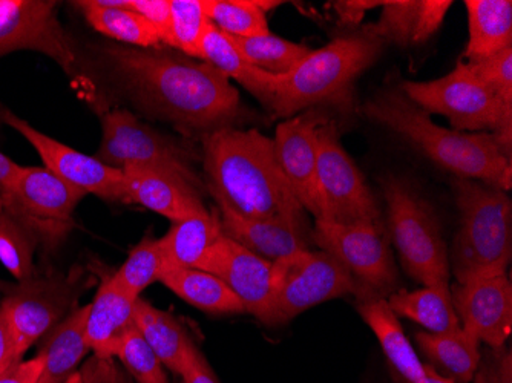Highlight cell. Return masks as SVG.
I'll return each instance as SVG.
<instances>
[{"instance_id": "obj_10", "label": "cell", "mask_w": 512, "mask_h": 383, "mask_svg": "<svg viewBox=\"0 0 512 383\" xmlns=\"http://www.w3.org/2000/svg\"><path fill=\"white\" fill-rule=\"evenodd\" d=\"M361 284L338 259L322 250H299L273 262V298L266 325H284L309 308L345 295Z\"/></svg>"}, {"instance_id": "obj_7", "label": "cell", "mask_w": 512, "mask_h": 383, "mask_svg": "<svg viewBox=\"0 0 512 383\" xmlns=\"http://www.w3.org/2000/svg\"><path fill=\"white\" fill-rule=\"evenodd\" d=\"M399 88L428 114L447 117L454 131H490L511 158L512 105H506L486 88L467 63H459L447 76L430 82L404 80Z\"/></svg>"}, {"instance_id": "obj_47", "label": "cell", "mask_w": 512, "mask_h": 383, "mask_svg": "<svg viewBox=\"0 0 512 383\" xmlns=\"http://www.w3.org/2000/svg\"><path fill=\"white\" fill-rule=\"evenodd\" d=\"M375 7H382V2H367V0H345V2H335L333 8L338 13L339 19L344 23L355 25L362 20L368 10Z\"/></svg>"}, {"instance_id": "obj_8", "label": "cell", "mask_w": 512, "mask_h": 383, "mask_svg": "<svg viewBox=\"0 0 512 383\" xmlns=\"http://www.w3.org/2000/svg\"><path fill=\"white\" fill-rule=\"evenodd\" d=\"M94 157L115 169L148 167L174 175L200 192L206 189L204 177L198 174L195 164L201 157L183 141L152 128L126 109H114L103 115L102 141Z\"/></svg>"}, {"instance_id": "obj_21", "label": "cell", "mask_w": 512, "mask_h": 383, "mask_svg": "<svg viewBox=\"0 0 512 383\" xmlns=\"http://www.w3.org/2000/svg\"><path fill=\"white\" fill-rule=\"evenodd\" d=\"M356 298L359 315L375 333L396 373L402 377L404 383H424V364L405 336L404 328L388 305L387 298L364 289L362 285Z\"/></svg>"}, {"instance_id": "obj_33", "label": "cell", "mask_w": 512, "mask_h": 383, "mask_svg": "<svg viewBox=\"0 0 512 383\" xmlns=\"http://www.w3.org/2000/svg\"><path fill=\"white\" fill-rule=\"evenodd\" d=\"M229 39L250 65L272 76L289 74L312 53L309 46L273 34L260 37L229 36Z\"/></svg>"}, {"instance_id": "obj_34", "label": "cell", "mask_w": 512, "mask_h": 383, "mask_svg": "<svg viewBox=\"0 0 512 383\" xmlns=\"http://www.w3.org/2000/svg\"><path fill=\"white\" fill-rule=\"evenodd\" d=\"M165 270L166 262L161 252L160 239L146 236L132 249L123 266L112 273L111 281L129 298L138 299L149 285L160 281Z\"/></svg>"}, {"instance_id": "obj_14", "label": "cell", "mask_w": 512, "mask_h": 383, "mask_svg": "<svg viewBox=\"0 0 512 383\" xmlns=\"http://www.w3.org/2000/svg\"><path fill=\"white\" fill-rule=\"evenodd\" d=\"M57 2L0 0V56L30 50L53 59L68 74H76L77 56L57 19Z\"/></svg>"}, {"instance_id": "obj_3", "label": "cell", "mask_w": 512, "mask_h": 383, "mask_svg": "<svg viewBox=\"0 0 512 383\" xmlns=\"http://www.w3.org/2000/svg\"><path fill=\"white\" fill-rule=\"evenodd\" d=\"M373 122L411 143L425 157L454 177L482 181L497 189L512 187V158L490 132H459L442 128L411 102L399 86L382 89L362 106Z\"/></svg>"}, {"instance_id": "obj_18", "label": "cell", "mask_w": 512, "mask_h": 383, "mask_svg": "<svg viewBox=\"0 0 512 383\" xmlns=\"http://www.w3.org/2000/svg\"><path fill=\"white\" fill-rule=\"evenodd\" d=\"M450 290L460 327L488 347H505L512 330V285L508 276L456 282Z\"/></svg>"}, {"instance_id": "obj_25", "label": "cell", "mask_w": 512, "mask_h": 383, "mask_svg": "<svg viewBox=\"0 0 512 383\" xmlns=\"http://www.w3.org/2000/svg\"><path fill=\"white\" fill-rule=\"evenodd\" d=\"M416 342L428 364L440 376L448 377L454 383L473 382L479 365V339L471 336L462 327L447 333H416Z\"/></svg>"}, {"instance_id": "obj_23", "label": "cell", "mask_w": 512, "mask_h": 383, "mask_svg": "<svg viewBox=\"0 0 512 383\" xmlns=\"http://www.w3.org/2000/svg\"><path fill=\"white\" fill-rule=\"evenodd\" d=\"M88 310L89 304L73 308L45 334V341L37 353L43 359L39 383H66L73 376L89 351L85 336Z\"/></svg>"}, {"instance_id": "obj_11", "label": "cell", "mask_w": 512, "mask_h": 383, "mask_svg": "<svg viewBox=\"0 0 512 383\" xmlns=\"http://www.w3.org/2000/svg\"><path fill=\"white\" fill-rule=\"evenodd\" d=\"M319 217L327 223L384 224L376 198L365 183L364 175L350 158L333 120L318 132Z\"/></svg>"}, {"instance_id": "obj_31", "label": "cell", "mask_w": 512, "mask_h": 383, "mask_svg": "<svg viewBox=\"0 0 512 383\" xmlns=\"http://www.w3.org/2000/svg\"><path fill=\"white\" fill-rule=\"evenodd\" d=\"M92 30L134 48H157L161 40L148 20L128 8L103 7L97 0L74 2Z\"/></svg>"}, {"instance_id": "obj_46", "label": "cell", "mask_w": 512, "mask_h": 383, "mask_svg": "<svg viewBox=\"0 0 512 383\" xmlns=\"http://www.w3.org/2000/svg\"><path fill=\"white\" fill-rule=\"evenodd\" d=\"M16 362H20V359L16 354L13 328H11L7 311L0 305V373L8 370Z\"/></svg>"}, {"instance_id": "obj_19", "label": "cell", "mask_w": 512, "mask_h": 383, "mask_svg": "<svg viewBox=\"0 0 512 383\" xmlns=\"http://www.w3.org/2000/svg\"><path fill=\"white\" fill-rule=\"evenodd\" d=\"M123 172L125 204H138L175 221L204 215L200 190L186 181L148 167L126 166Z\"/></svg>"}, {"instance_id": "obj_36", "label": "cell", "mask_w": 512, "mask_h": 383, "mask_svg": "<svg viewBox=\"0 0 512 383\" xmlns=\"http://www.w3.org/2000/svg\"><path fill=\"white\" fill-rule=\"evenodd\" d=\"M36 246L33 236L5 212L0 201V262L17 282L33 278Z\"/></svg>"}, {"instance_id": "obj_1", "label": "cell", "mask_w": 512, "mask_h": 383, "mask_svg": "<svg viewBox=\"0 0 512 383\" xmlns=\"http://www.w3.org/2000/svg\"><path fill=\"white\" fill-rule=\"evenodd\" d=\"M103 57L126 97L149 117L188 137L235 128L240 92L217 68L157 48L108 45Z\"/></svg>"}, {"instance_id": "obj_5", "label": "cell", "mask_w": 512, "mask_h": 383, "mask_svg": "<svg viewBox=\"0 0 512 383\" xmlns=\"http://www.w3.org/2000/svg\"><path fill=\"white\" fill-rule=\"evenodd\" d=\"M460 226L448 252L457 284L506 275L512 259V201L505 190L454 177Z\"/></svg>"}, {"instance_id": "obj_2", "label": "cell", "mask_w": 512, "mask_h": 383, "mask_svg": "<svg viewBox=\"0 0 512 383\" xmlns=\"http://www.w3.org/2000/svg\"><path fill=\"white\" fill-rule=\"evenodd\" d=\"M204 183L214 200L243 217L279 221L309 229L276 160L273 138L258 129L223 128L201 138Z\"/></svg>"}, {"instance_id": "obj_48", "label": "cell", "mask_w": 512, "mask_h": 383, "mask_svg": "<svg viewBox=\"0 0 512 383\" xmlns=\"http://www.w3.org/2000/svg\"><path fill=\"white\" fill-rule=\"evenodd\" d=\"M20 164L14 163L7 155L0 152V187L7 186L19 171Z\"/></svg>"}, {"instance_id": "obj_41", "label": "cell", "mask_w": 512, "mask_h": 383, "mask_svg": "<svg viewBox=\"0 0 512 383\" xmlns=\"http://www.w3.org/2000/svg\"><path fill=\"white\" fill-rule=\"evenodd\" d=\"M451 5V0H421L413 34L414 45L427 42L439 31Z\"/></svg>"}, {"instance_id": "obj_39", "label": "cell", "mask_w": 512, "mask_h": 383, "mask_svg": "<svg viewBox=\"0 0 512 383\" xmlns=\"http://www.w3.org/2000/svg\"><path fill=\"white\" fill-rule=\"evenodd\" d=\"M471 73L506 105H512V45L476 63H467Z\"/></svg>"}, {"instance_id": "obj_17", "label": "cell", "mask_w": 512, "mask_h": 383, "mask_svg": "<svg viewBox=\"0 0 512 383\" xmlns=\"http://www.w3.org/2000/svg\"><path fill=\"white\" fill-rule=\"evenodd\" d=\"M195 269L220 278L243 302L246 313L267 324L273 298L272 261L223 235L204 253Z\"/></svg>"}, {"instance_id": "obj_37", "label": "cell", "mask_w": 512, "mask_h": 383, "mask_svg": "<svg viewBox=\"0 0 512 383\" xmlns=\"http://www.w3.org/2000/svg\"><path fill=\"white\" fill-rule=\"evenodd\" d=\"M115 357L122 362L135 383H169L163 368L165 365L161 364L135 324L126 331L119 353Z\"/></svg>"}, {"instance_id": "obj_15", "label": "cell", "mask_w": 512, "mask_h": 383, "mask_svg": "<svg viewBox=\"0 0 512 383\" xmlns=\"http://www.w3.org/2000/svg\"><path fill=\"white\" fill-rule=\"evenodd\" d=\"M0 122L19 132L36 149L45 164L43 167L53 172L60 180L83 190L88 195H96L108 203L125 204L122 169L106 166L96 157H89L83 152L63 145L56 138L37 131L27 120L2 106Z\"/></svg>"}, {"instance_id": "obj_22", "label": "cell", "mask_w": 512, "mask_h": 383, "mask_svg": "<svg viewBox=\"0 0 512 383\" xmlns=\"http://www.w3.org/2000/svg\"><path fill=\"white\" fill-rule=\"evenodd\" d=\"M135 301L112 284L111 275L102 279L86 316V344L94 356L115 359L126 331L134 325Z\"/></svg>"}, {"instance_id": "obj_16", "label": "cell", "mask_w": 512, "mask_h": 383, "mask_svg": "<svg viewBox=\"0 0 512 383\" xmlns=\"http://www.w3.org/2000/svg\"><path fill=\"white\" fill-rule=\"evenodd\" d=\"M329 120L318 109H307L286 118L273 138L276 160L284 177L296 200L315 220L319 217L318 132Z\"/></svg>"}, {"instance_id": "obj_43", "label": "cell", "mask_w": 512, "mask_h": 383, "mask_svg": "<svg viewBox=\"0 0 512 383\" xmlns=\"http://www.w3.org/2000/svg\"><path fill=\"white\" fill-rule=\"evenodd\" d=\"M128 10L148 20L157 30L161 43H165L171 27V0H129Z\"/></svg>"}, {"instance_id": "obj_49", "label": "cell", "mask_w": 512, "mask_h": 383, "mask_svg": "<svg viewBox=\"0 0 512 383\" xmlns=\"http://www.w3.org/2000/svg\"><path fill=\"white\" fill-rule=\"evenodd\" d=\"M425 367V380L424 383H454L448 377L440 376L437 371H434L430 365L424 364Z\"/></svg>"}, {"instance_id": "obj_44", "label": "cell", "mask_w": 512, "mask_h": 383, "mask_svg": "<svg viewBox=\"0 0 512 383\" xmlns=\"http://www.w3.org/2000/svg\"><path fill=\"white\" fill-rule=\"evenodd\" d=\"M180 376L183 377L184 383H220L206 357L195 344L186 356Z\"/></svg>"}, {"instance_id": "obj_40", "label": "cell", "mask_w": 512, "mask_h": 383, "mask_svg": "<svg viewBox=\"0 0 512 383\" xmlns=\"http://www.w3.org/2000/svg\"><path fill=\"white\" fill-rule=\"evenodd\" d=\"M474 383H512L511 348H486L480 354L479 365L473 377Z\"/></svg>"}, {"instance_id": "obj_32", "label": "cell", "mask_w": 512, "mask_h": 383, "mask_svg": "<svg viewBox=\"0 0 512 383\" xmlns=\"http://www.w3.org/2000/svg\"><path fill=\"white\" fill-rule=\"evenodd\" d=\"M278 5L270 0H204V11L227 36L260 37L270 34L267 11Z\"/></svg>"}, {"instance_id": "obj_29", "label": "cell", "mask_w": 512, "mask_h": 383, "mask_svg": "<svg viewBox=\"0 0 512 383\" xmlns=\"http://www.w3.org/2000/svg\"><path fill=\"white\" fill-rule=\"evenodd\" d=\"M223 236L217 210L198 217L175 221L160 247L168 269H195L204 253Z\"/></svg>"}, {"instance_id": "obj_9", "label": "cell", "mask_w": 512, "mask_h": 383, "mask_svg": "<svg viewBox=\"0 0 512 383\" xmlns=\"http://www.w3.org/2000/svg\"><path fill=\"white\" fill-rule=\"evenodd\" d=\"M86 192L60 180L45 167H19L0 187L5 212L46 250H54L76 226L74 213Z\"/></svg>"}, {"instance_id": "obj_35", "label": "cell", "mask_w": 512, "mask_h": 383, "mask_svg": "<svg viewBox=\"0 0 512 383\" xmlns=\"http://www.w3.org/2000/svg\"><path fill=\"white\" fill-rule=\"evenodd\" d=\"M209 22L204 0H171V27L166 45L201 59V42Z\"/></svg>"}, {"instance_id": "obj_20", "label": "cell", "mask_w": 512, "mask_h": 383, "mask_svg": "<svg viewBox=\"0 0 512 383\" xmlns=\"http://www.w3.org/2000/svg\"><path fill=\"white\" fill-rule=\"evenodd\" d=\"M214 201L223 235L267 261L275 262L299 250H307L312 243V230L279 221L243 217L223 201Z\"/></svg>"}, {"instance_id": "obj_42", "label": "cell", "mask_w": 512, "mask_h": 383, "mask_svg": "<svg viewBox=\"0 0 512 383\" xmlns=\"http://www.w3.org/2000/svg\"><path fill=\"white\" fill-rule=\"evenodd\" d=\"M66 383H132L128 374L120 371L114 359H100L92 357L82 370L71 376Z\"/></svg>"}, {"instance_id": "obj_38", "label": "cell", "mask_w": 512, "mask_h": 383, "mask_svg": "<svg viewBox=\"0 0 512 383\" xmlns=\"http://www.w3.org/2000/svg\"><path fill=\"white\" fill-rule=\"evenodd\" d=\"M419 5L421 0H385L382 2L381 19L365 28V31L384 42L411 45Z\"/></svg>"}, {"instance_id": "obj_24", "label": "cell", "mask_w": 512, "mask_h": 383, "mask_svg": "<svg viewBox=\"0 0 512 383\" xmlns=\"http://www.w3.org/2000/svg\"><path fill=\"white\" fill-rule=\"evenodd\" d=\"M201 60L217 68L227 79H234L246 88L267 109L272 108L276 77L250 65L230 42L229 36L209 20L201 42Z\"/></svg>"}, {"instance_id": "obj_12", "label": "cell", "mask_w": 512, "mask_h": 383, "mask_svg": "<svg viewBox=\"0 0 512 383\" xmlns=\"http://www.w3.org/2000/svg\"><path fill=\"white\" fill-rule=\"evenodd\" d=\"M312 241L338 259L364 289L382 298L396 292L398 270L384 224L341 226L315 220Z\"/></svg>"}, {"instance_id": "obj_6", "label": "cell", "mask_w": 512, "mask_h": 383, "mask_svg": "<svg viewBox=\"0 0 512 383\" xmlns=\"http://www.w3.org/2000/svg\"><path fill=\"white\" fill-rule=\"evenodd\" d=\"M388 226L407 275L424 287L450 285V259L433 207L404 178L381 181Z\"/></svg>"}, {"instance_id": "obj_26", "label": "cell", "mask_w": 512, "mask_h": 383, "mask_svg": "<svg viewBox=\"0 0 512 383\" xmlns=\"http://www.w3.org/2000/svg\"><path fill=\"white\" fill-rule=\"evenodd\" d=\"M468 39L465 63H476L512 45L511 0H467Z\"/></svg>"}, {"instance_id": "obj_13", "label": "cell", "mask_w": 512, "mask_h": 383, "mask_svg": "<svg viewBox=\"0 0 512 383\" xmlns=\"http://www.w3.org/2000/svg\"><path fill=\"white\" fill-rule=\"evenodd\" d=\"M82 273L33 278L4 287L0 305L7 311L13 328L16 354L22 361L28 350L59 324L66 311L73 310L82 289Z\"/></svg>"}, {"instance_id": "obj_28", "label": "cell", "mask_w": 512, "mask_h": 383, "mask_svg": "<svg viewBox=\"0 0 512 383\" xmlns=\"http://www.w3.org/2000/svg\"><path fill=\"white\" fill-rule=\"evenodd\" d=\"M184 302L212 315H241L246 313L243 302L212 273L200 269H168L160 278Z\"/></svg>"}, {"instance_id": "obj_30", "label": "cell", "mask_w": 512, "mask_h": 383, "mask_svg": "<svg viewBox=\"0 0 512 383\" xmlns=\"http://www.w3.org/2000/svg\"><path fill=\"white\" fill-rule=\"evenodd\" d=\"M387 302L394 315L422 325L428 333H447L460 328L450 285L424 287L414 292L396 290L388 296Z\"/></svg>"}, {"instance_id": "obj_27", "label": "cell", "mask_w": 512, "mask_h": 383, "mask_svg": "<svg viewBox=\"0 0 512 383\" xmlns=\"http://www.w3.org/2000/svg\"><path fill=\"white\" fill-rule=\"evenodd\" d=\"M134 324L161 364L175 374H181L186 356L195 344L181 322L168 311L138 298L134 307Z\"/></svg>"}, {"instance_id": "obj_4", "label": "cell", "mask_w": 512, "mask_h": 383, "mask_svg": "<svg viewBox=\"0 0 512 383\" xmlns=\"http://www.w3.org/2000/svg\"><path fill=\"white\" fill-rule=\"evenodd\" d=\"M384 45V40L364 30L312 51L289 74L276 77L270 111L283 118L318 106L352 112L356 80L378 60Z\"/></svg>"}, {"instance_id": "obj_45", "label": "cell", "mask_w": 512, "mask_h": 383, "mask_svg": "<svg viewBox=\"0 0 512 383\" xmlns=\"http://www.w3.org/2000/svg\"><path fill=\"white\" fill-rule=\"evenodd\" d=\"M43 359L37 354L30 361H20L0 373V383H39Z\"/></svg>"}]
</instances>
